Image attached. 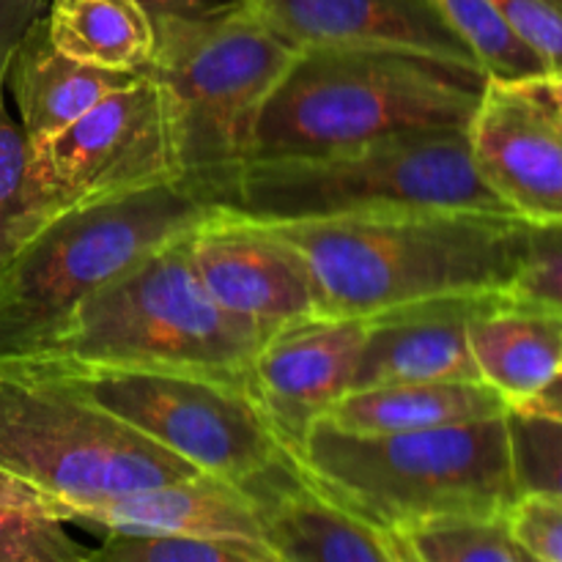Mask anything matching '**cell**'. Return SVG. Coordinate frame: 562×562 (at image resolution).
Instances as JSON below:
<instances>
[{"instance_id":"cell-13","label":"cell","mask_w":562,"mask_h":562,"mask_svg":"<svg viewBox=\"0 0 562 562\" xmlns=\"http://www.w3.org/2000/svg\"><path fill=\"white\" fill-rule=\"evenodd\" d=\"M368 318L313 316L280 327L250 362V393L289 453L355 384Z\"/></svg>"},{"instance_id":"cell-1","label":"cell","mask_w":562,"mask_h":562,"mask_svg":"<svg viewBox=\"0 0 562 562\" xmlns=\"http://www.w3.org/2000/svg\"><path fill=\"white\" fill-rule=\"evenodd\" d=\"M269 225L307 261L322 316L357 318L437 296L510 291L530 228L516 214L470 209Z\"/></svg>"},{"instance_id":"cell-29","label":"cell","mask_w":562,"mask_h":562,"mask_svg":"<svg viewBox=\"0 0 562 562\" xmlns=\"http://www.w3.org/2000/svg\"><path fill=\"white\" fill-rule=\"evenodd\" d=\"M508 525L530 562H562V499L519 494L508 510Z\"/></svg>"},{"instance_id":"cell-28","label":"cell","mask_w":562,"mask_h":562,"mask_svg":"<svg viewBox=\"0 0 562 562\" xmlns=\"http://www.w3.org/2000/svg\"><path fill=\"white\" fill-rule=\"evenodd\" d=\"M510 291L562 313V223H530L525 258Z\"/></svg>"},{"instance_id":"cell-14","label":"cell","mask_w":562,"mask_h":562,"mask_svg":"<svg viewBox=\"0 0 562 562\" xmlns=\"http://www.w3.org/2000/svg\"><path fill=\"white\" fill-rule=\"evenodd\" d=\"M250 11L296 49L390 47L481 69L437 0H252Z\"/></svg>"},{"instance_id":"cell-15","label":"cell","mask_w":562,"mask_h":562,"mask_svg":"<svg viewBox=\"0 0 562 562\" xmlns=\"http://www.w3.org/2000/svg\"><path fill=\"white\" fill-rule=\"evenodd\" d=\"M278 562H404L395 538L324 497L294 456L239 483Z\"/></svg>"},{"instance_id":"cell-2","label":"cell","mask_w":562,"mask_h":562,"mask_svg":"<svg viewBox=\"0 0 562 562\" xmlns=\"http://www.w3.org/2000/svg\"><path fill=\"white\" fill-rule=\"evenodd\" d=\"M486 80L481 69L406 49L302 47L258 110L247 159L322 157L401 132L467 130Z\"/></svg>"},{"instance_id":"cell-17","label":"cell","mask_w":562,"mask_h":562,"mask_svg":"<svg viewBox=\"0 0 562 562\" xmlns=\"http://www.w3.org/2000/svg\"><path fill=\"white\" fill-rule=\"evenodd\" d=\"M55 516L64 525L86 527L97 536L113 530L190 532L267 547L250 494L239 483L209 472H195L181 481L140 488L102 503L55 505Z\"/></svg>"},{"instance_id":"cell-18","label":"cell","mask_w":562,"mask_h":562,"mask_svg":"<svg viewBox=\"0 0 562 562\" xmlns=\"http://www.w3.org/2000/svg\"><path fill=\"white\" fill-rule=\"evenodd\" d=\"M467 340L481 379L510 409L536 398L562 368V313L514 291L481 296Z\"/></svg>"},{"instance_id":"cell-16","label":"cell","mask_w":562,"mask_h":562,"mask_svg":"<svg viewBox=\"0 0 562 562\" xmlns=\"http://www.w3.org/2000/svg\"><path fill=\"white\" fill-rule=\"evenodd\" d=\"M481 296H437L368 316L351 390L387 382H483L467 340Z\"/></svg>"},{"instance_id":"cell-3","label":"cell","mask_w":562,"mask_h":562,"mask_svg":"<svg viewBox=\"0 0 562 562\" xmlns=\"http://www.w3.org/2000/svg\"><path fill=\"white\" fill-rule=\"evenodd\" d=\"M333 503L395 538L450 514H508L519 499L508 415L404 434H351L313 423L294 450Z\"/></svg>"},{"instance_id":"cell-6","label":"cell","mask_w":562,"mask_h":562,"mask_svg":"<svg viewBox=\"0 0 562 562\" xmlns=\"http://www.w3.org/2000/svg\"><path fill=\"white\" fill-rule=\"evenodd\" d=\"M220 209L179 181L49 220L0 269V360L47 349L88 296Z\"/></svg>"},{"instance_id":"cell-26","label":"cell","mask_w":562,"mask_h":562,"mask_svg":"<svg viewBox=\"0 0 562 562\" xmlns=\"http://www.w3.org/2000/svg\"><path fill=\"white\" fill-rule=\"evenodd\" d=\"M508 437L519 494L562 499V417L508 409Z\"/></svg>"},{"instance_id":"cell-20","label":"cell","mask_w":562,"mask_h":562,"mask_svg":"<svg viewBox=\"0 0 562 562\" xmlns=\"http://www.w3.org/2000/svg\"><path fill=\"white\" fill-rule=\"evenodd\" d=\"M486 382H387L355 387L324 420L351 434H404L508 415Z\"/></svg>"},{"instance_id":"cell-30","label":"cell","mask_w":562,"mask_h":562,"mask_svg":"<svg viewBox=\"0 0 562 562\" xmlns=\"http://www.w3.org/2000/svg\"><path fill=\"white\" fill-rule=\"evenodd\" d=\"M516 33L541 55L549 75L562 71V0H494Z\"/></svg>"},{"instance_id":"cell-8","label":"cell","mask_w":562,"mask_h":562,"mask_svg":"<svg viewBox=\"0 0 562 562\" xmlns=\"http://www.w3.org/2000/svg\"><path fill=\"white\" fill-rule=\"evenodd\" d=\"M157 49L146 75L173 108L184 184L217 203L250 157L252 124L296 47L250 9L217 20H154Z\"/></svg>"},{"instance_id":"cell-19","label":"cell","mask_w":562,"mask_h":562,"mask_svg":"<svg viewBox=\"0 0 562 562\" xmlns=\"http://www.w3.org/2000/svg\"><path fill=\"white\" fill-rule=\"evenodd\" d=\"M140 71H110L80 64L53 44L47 11L22 33L5 69V88L16 102L31 148L53 140L108 93L130 86Z\"/></svg>"},{"instance_id":"cell-23","label":"cell","mask_w":562,"mask_h":562,"mask_svg":"<svg viewBox=\"0 0 562 562\" xmlns=\"http://www.w3.org/2000/svg\"><path fill=\"white\" fill-rule=\"evenodd\" d=\"M404 562H530L508 514H450L395 536Z\"/></svg>"},{"instance_id":"cell-24","label":"cell","mask_w":562,"mask_h":562,"mask_svg":"<svg viewBox=\"0 0 562 562\" xmlns=\"http://www.w3.org/2000/svg\"><path fill=\"white\" fill-rule=\"evenodd\" d=\"M456 33L470 44L488 80L536 82L549 77L541 55L510 27L494 0H437Z\"/></svg>"},{"instance_id":"cell-25","label":"cell","mask_w":562,"mask_h":562,"mask_svg":"<svg viewBox=\"0 0 562 562\" xmlns=\"http://www.w3.org/2000/svg\"><path fill=\"white\" fill-rule=\"evenodd\" d=\"M102 543L88 552L99 562H278L261 543L190 532H102Z\"/></svg>"},{"instance_id":"cell-12","label":"cell","mask_w":562,"mask_h":562,"mask_svg":"<svg viewBox=\"0 0 562 562\" xmlns=\"http://www.w3.org/2000/svg\"><path fill=\"white\" fill-rule=\"evenodd\" d=\"M467 135L477 173L510 212L562 223V113L541 80H486Z\"/></svg>"},{"instance_id":"cell-31","label":"cell","mask_w":562,"mask_h":562,"mask_svg":"<svg viewBox=\"0 0 562 562\" xmlns=\"http://www.w3.org/2000/svg\"><path fill=\"white\" fill-rule=\"evenodd\" d=\"M49 0H0V88H5V69L22 33L47 11Z\"/></svg>"},{"instance_id":"cell-5","label":"cell","mask_w":562,"mask_h":562,"mask_svg":"<svg viewBox=\"0 0 562 562\" xmlns=\"http://www.w3.org/2000/svg\"><path fill=\"white\" fill-rule=\"evenodd\" d=\"M192 231L88 296L58 338L31 357L64 366L209 373L250 390V362L269 335L214 302L192 263Z\"/></svg>"},{"instance_id":"cell-11","label":"cell","mask_w":562,"mask_h":562,"mask_svg":"<svg viewBox=\"0 0 562 562\" xmlns=\"http://www.w3.org/2000/svg\"><path fill=\"white\" fill-rule=\"evenodd\" d=\"M190 256L214 302L267 335L322 316L307 261L274 225L223 206L192 231Z\"/></svg>"},{"instance_id":"cell-22","label":"cell","mask_w":562,"mask_h":562,"mask_svg":"<svg viewBox=\"0 0 562 562\" xmlns=\"http://www.w3.org/2000/svg\"><path fill=\"white\" fill-rule=\"evenodd\" d=\"M58 209L33 170V148L5 108L0 88V269L49 223Z\"/></svg>"},{"instance_id":"cell-21","label":"cell","mask_w":562,"mask_h":562,"mask_svg":"<svg viewBox=\"0 0 562 562\" xmlns=\"http://www.w3.org/2000/svg\"><path fill=\"white\" fill-rule=\"evenodd\" d=\"M47 33L64 55L110 71H143L157 49L140 0H49Z\"/></svg>"},{"instance_id":"cell-9","label":"cell","mask_w":562,"mask_h":562,"mask_svg":"<svg viewBox=\"0 0 562 562\" xmlns=\"http://www.w3.org/2000/svg\"><path fill=\"white\" fill-rule=\"evenodd\" d=\"M16 360V357H14ZM143 437L209 475L245 483L291 459L252 393L228 379L162 368H93L38 360Z\"/></svg>"},{"instance_id":"cell-33","label":"cell","mask_w":562,"mask_h":562,"mask_svg":"<svg viewBox=\"0 0 562 562\" xmlns=\"http://www.w3.org/2000/svg\"><path fill=\"white\" fill-rule=\"evenodd\" d=\"M0 510H25V514H42L55 519V499L38 492L25 477L0 467Z\"/></svg>"},{"instance_id":"cell-32","label":"cell","mask_w":562,"mask_h":562,"mask_svg":"<svg viewBox=\"0 0 562 562\" xmlns=\"http://www.w3.org/2000/svg\"><path fill=\"white\" fill-rule=\"evenodd\" d=\"M151 20H217L250 9L252 0H140Z\"/></svg>"},{"instance_id":"cell-4","label":"cell","mask_w":562,"mask_h":562,"mask_svg":"<svg viewBox=\"0 0 562 562\" xmlns=\"http://www.w3.org/2000/svg\"><path fill=\"white\" fill-rule=\"evenodd\" d=\"M220 206L258 223L439 209L514 214L477 173L467 130L401 132L322 157L247 159Z\"/></svg>"},{"instance_id":"cell-10","label":"cell","mask_w":562,"mask_h":562,"mask_svg":"<svg viewBox=\"0 0 562 562\" xmlns=\"http://www.w3.org/2000/svg\"><path fill=\"white\" fill-rule=\"evenodd\" d=\"M33 170L60 214L184 181L173 108L162 82L140 71L53 140L33 148Z\"/></svg>"},{"instance_id":"cell-34","label":"cell","mask_w":562,"mask_h":562,"mask_svg":"<svg viewBox=\"0 0 562 562\" xmlns=\"http://www.w3.org/2000/svg\"><path fill=\"white\" fill-rule=\"evenodd\" d=\"M516 409H530V412H541V415H552V417H562V368L558 376L541 390L532 401H527L525 406H516Z\"/></svg>"},{"instance_id":"cell-7","label":"cell","mask_w":562,"mask_h":562,"mask_svg":"<svg viewBox=\"0 0 562 562\" xmlns=\"http://www.w3.org/2000/svg\"><path fill=\"white\" fill-rule=\"evenodd\" d=\"M0 467L55 505L102 503L201 472L27 357L0 360Z\"/></svg>"},{"instance_id":"cell-35","label":"cell","mask_w":562,"mask_h":562,"mask_svg":"<svg viewBox=\"0 0 562 562\" xmlns=\"http://www.w3.org/2000/svg\"><path fill=\"white\" fill-rule=\"evenodd\" d=\"M541 86H543V91H547V97L554 102V108L562 113V71H554V75L543 77Z\"/></svg>"},{"instance_id":"cell-27","label":"cell","mask_w":562,"mask_h":562,"mask_svg":"<svg viewBox=\"0 0 562 562\" xmlns=\"http://www.w3.org/2000/svg\"><path fill=\"white\" fill-rule=\"evenodd\" d=\"M88 552L53 516L0 510V562H82Z\"/></svg>"}]
</instances>
